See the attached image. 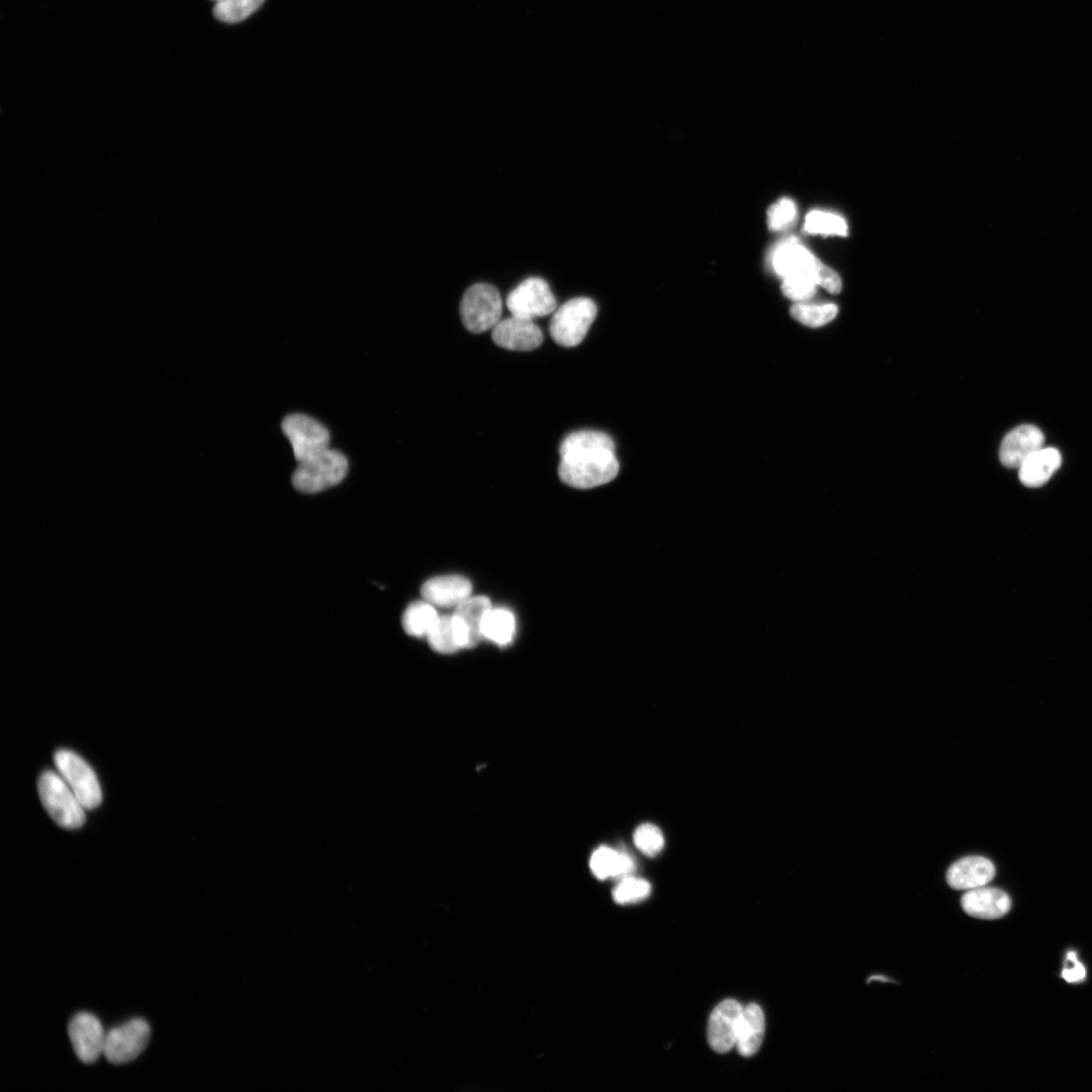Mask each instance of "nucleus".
Listing matches in <instances>:
<instances>
[{
	"mask_svg": "<svg viewBox=\"0 0 1092 1092\" xmlns=\"http://www.w3.org/2000/svg\"><path fill=\"white\" fill-rule=\"evenodd\" d=\"M618 473L615 446L594 447L560 456L559 478L575 489L587 490L608 484Z\"/></svg>",
	"mask_w": 1092,
	"mask_h": 1092,
	"instance_id": "obj_1",
	"label": "nucleus"
},
{
	"mask_svg": "<svg viewBox=\"0 0 1092 1092\" xmlns=\"http://www.w3.org/2000/svg\"><path fill=\"white\" fill-rule=\"evenodd\" d=\"M39 794L44 808L58 826L76 830L85 825L86 809L60 774L52 771L43 773L39 780Z\"/></svg>",
	"mask_w": 1092,
	"mask_h": 1092,
	"instance_id": "obj_2",
	"label": "nucleus"
},
{
	"mask_svg": "<svg viewBox=\"0 0 1092 1092\" xmlns=\"http://www.w3.org/2000/svg\"><path fill=\"white\" fill-rule=\"evenodd\" d=\"M348 472V461L340 452L326 450L302 463L294 473V487L316 494L340 484Z\"/></svg>",
	"mask_w": 1092,
	"mask_h": 1092,
	"instance_id": "obj_3",
	"label": "nucleus"
},
{
	"mask_svg": "<svg viewBox=\"0 0 1092 1092\" xmlns=\"http://www.w3.org/2000/svg\"><path fill=\"white\" fill-rule=\"evenodd\" d=\"M597 306L588 298H575L553 312L549 332L560 346L574 347L585 339L597 317Z\"/></svg>",
	"mask_w": 1092,
	"mask_h": 1092,
	"instance_id": "obj_4",
	"label": "nucleus"
},
{
	"mask_svg": "<svg viewBox=\"0 0 1092 1092\" xmlns=\"http://www.w3.org/2000/svg\"><path fill=\"white\" fill-rule=\"evenodd\" d=\"M460 312L468 331L481 334L493 330L501 321L503 312L499 290L489 283L471 286L463 297Z\"/></svg>",
	"mask_w": 1092,
	"mask_h": 1092,
	"instance_id": "obj_5",
	"label": "nucleus"
},
{
	"mask_svg": "<svg viewBox=\"0 0 1092 1092\" xmlns=\"http://www.w3.org/2000/svg\"><path fill=\"white\" fill-rule=\"evenodd\" d=\"M55 766L86 810H95L102 804L100 782L92 767L75 752L60 750L54 757Z\"/></svg>",
	"mask_w": 1092,
	"mask_h": 1092,
	"instance_id": "obj_6",
	"label": "nucleus"
},
{
	"mask_svg": "<svg viewBox=\"0 0 1092 1092\" xmlns=\"http://www.w3.org/2000/svg\"><path fill=\"white\" fill-rule=\"evenodd\" d=\"M282 432L293 447L298 463H302L326 450L330 445V433L319 421L304 415L291 414L281 424Z\"/></svg>",
	"mask_w": 1092,
	"mask_h": 1092,
	"instance_id": "obj_7",
	"label": "nucleus"
},
{
	"mask_svg": "<svg viewBox=\"0 0 1092 1092\" xmlns=\"http://www.w3.org/2000/svg\"><path fill=\"white\" fill-rule=\"evenodd\" d=\"M506 304L514 316L531 320L548 316L556 310V299L548 283L541 277L522 282L508 295Z\"/></svg>",
	"mask_w": 1092,
	"mask_h": 1092,
	"instance_id": "obj_8",
	"label": "nucleus"
},
{
	"mask_svg": "<svg viewBox=\"0 0 1092 1092\" xmlns=\"http://www.w3.org/2000/svg\"><path fill=\"white\" fill-rule=\"evenodd\" d=\"M151 1037L150 1024L142 1018H134L107 1034L104 1054L112 1064L129 1063L148 1047Z\"/></svg>",
	"mask_w": 1092,
	"mask_h": 1092,
	"instance_id": "obj_9",
	"label": "nucleus"
},
{
	"mask_svg": "<svg viewBox=\"0 0 1092 1092\" xmlns=\"http://www.w3.org/2000/svg\"><path fill=\"white\" fill-rule=\"evenodd\" d=\"M743 1012V1005L735 999H726L714 1008L707 1031L713 1051L724 1054L736 1047Z\"/></svg>",
	"mask_w": 1092,
	"mask_h": 1092,
	"instance_id": "obj_10",
	"label": "nucleus"
},
{
	"mask_svg": "<svg viewBox=\"0 0 1092 1092\" xmlns=\"http://www.w3.org/2000/svg\"><path fill=\"white\" fill-rule=\"evenodd\" d=\"M68 1033L72 1047L82 1062L95 1063L104 1054L107 1034L94 1014L78 1013L71 1019Z\"/></svg>",
	"mask_w": 1092,
	"mask_h": 1092,
	"instance_id": "obj_11",
	"label": "nucleus"
},
{
	"mask_svg": "<svg viewBox=\"0 0 1092 1092\" xmlns=\"http://www.w3.org/2000/svg\"><path fill=\"white\" fill-rule=\"evenodd\" d=\"M496 345L512 351H533L544 343V333L534 320L514 316L492 330Z\"/></svg>",
	"mask_w": 1092,
	"mask_h": 1092,
	"instance_id": "obj_12",
	"label": "nucleus"
},
{
	"mask_svg": "<svg viewBox=\"0 0 1092 1092\" xmlns=\"http://www.w3.org/2000/svg\"><path fill=\"white\" fill-rule=\"evenodd\" d=\"M1044 433L1034 425L1011 430L999 450V460L1008 469H1019L1032 455L1044 448Z\"/></svg>",
	"mask_w": 1092,
	"mask_h": 1092,
	"instance_id": "obj_13",
	"label": "nucleus"
},
{
	"mask_svg": "<svg viewBox=\"0 0 1092 1092\" xmlns=\"http://www.w3.org/2000/svg\"><path fill=\"white\" fill-rule=\"evenodd\" d=\"M994 864L981 856H968L955 862L946 872V883L955 891H973L986 887L995 878Z\"/></svg>",
	"mask_w": 1092,
	"mask_h": 1092,
	"instance_id": "obj_14",
	"label": "nucleus"
},
{
	"mask_svg": "<svg viewBox=\"0 0 1092 1092\" xmlns=\"http://www.w3.org/2000/svg\"><path fill=\"white\" fill-rule=\"evenodd\" d=\"M472 582L467 577L452 574L428 579L421 594L435 607L457 608L472 596Z\"/></svg>",
	"mask_w": 1092,
	"mask_h": 1092,
	"instance_id": "obj_15",
	"label": "nucleus"
},
{
	"mask_svg": "<svg viewBox=\"0 0 1092 1092\" xmlns=\"http://www.w3.org/2000/svg\"><path fill=\"white\" fill-rule=\"evenodd\" d=\"M492 608L487 597H470L456 608L454 621L463 648L475 647L483 637V624Z\"/></svg>",
	"mask_w": 1092,
	"mask_h": 1092,
	"instance_id": "obj_16",
	"label": "nucleus"
},
{
	"mask_svg": "<svg viewBox=\"0 0 1092 1092\" xmlns=\"http://www.w3.org/2000/svg\"><path fill=\"white\" fill-rule=\"evenodd\" d=\"M961 906L972 917L997 919L1008 913L1011 901L1004 892L984 887L967 892L961 900Z\"/></svg>",
	"mask_w": 1092,
	"mask_h": 1092,
	"instance_id": "obj_17",
	"label": "nucleus"
},
{
	"mask_svg": "<svg viewBox=\"0 0 1092 1092\" xmlns=\"http://www.w3.org/2000/svg\"><path fill=\"white\" fill-rule=\"evenodd\" d=\"M772 263L775 271L783 278L799 274L812 275L816 278L820 260L806 247L791 239L775 250Z\"/></svg>",
	"mask_w": 1092,
	"mask_h": 1092,
	"instance_id": "obj_18",
	"label": "nucleus"
},
{
	"mask_svg": "<svg viewBox=\"0 0 1092 1092\" xmlns=\"http://www.w3.org/2000/svg\"><path fill=\"white\" fill-rule=\"evenodd\" d=\"M1061 465L1062 457L1058 450L1043 448L1019 467V481L1028 488L1042 487L1050 481Z\"/></svg>",
	"mask_w": 1092,
	"mask_h": 1092,
	"instance_id": "obj_19",
	"label": "nucleus"
},
{
	"mask_svg": "<svg viewBox=\"0 0 1092 1092\" xmlns=\"http://www.w3.org/2000/svg\"><path fill=\"white\" fill-rule=\"evenodd\" d=\"M766 1021L762 1008L755 1003L744 1007L740 1024L737 1049L744 1057H752L762 1046Z\"/></svg>",
	"mask_w": 1092,
	"mask_h": 1092,
	"instance_id": "obj_20",
	"label": "nucleus"
},
{
	"mask_svg": "<svg viewBox=\"0 0 1092 1092\" xmlns=\"http://www.w3.org/2000/svg\"><path fill=\"white\" fill-rule=\"evenodd\" d=\"M590 866L594 876L601 881L611 878L623 880L629 878L635 870V863L629 855L608 847H601L594 852Z\"/></svg>",
	"mask_w": 1092,
	"mask_h": 1092,
	"instance_id": "obj_21",
	"label": "nucleus"
},
{
	"mask_svg": "<svg viewBox=\"0 0 1092 1092\" xmlns=\"http://www.w3.org/2000/svg\"><path fill=\"white\" fill-rule=\"evenodd\" d=\"M517 632V620L512 611L503 608H491L483 624V637L506 646L512 643Z\"/></svg>",
	"mask_w": 1092,
	"mask_h": 1092,
	"instance_id": "obj_22",
	"label": "nucleus"
},
{
	"mask_svg": "<svg viewBox=\"0 0 1092 1092\" xmlns=\"http://www.w3.org/2000/svg\"><path fill=\"white\" fill-rule=\"evenodd\" d=\"M440 616L435 606L423 600L412 603L406 609L402 623L407 634L427 638Z\"/></svg>",
	"mask_w": 1092,
	"mask_h": 1092,
	"instance_id": "obj_23",
	"label": "nucleus"
},
{
	"mask_svg": "<svg viewBox=\"0 0 1092 1092\" xmlns=\"http://www.w3.org/2000/svg\"><path fill=\"white\" fill-rule=\"evenodd\" d=\"M427 639L436 652L451 654L463 649L453 615L440 616Z\"/></svg>",
	"mask_w": 1092,
	"mask_h": 1092,
	"instance_id": "obj_24",
	"label": "nucleus"
},
{
	"mask_svg": "<svg viewBox=\"0 0 1092 1092\" xmlns=\"http://www.w3.org/2000/svg\"><path fill=\"white\" fill-rule=\"evenodd\" d=\"M838 315L834 304L797 303L791 308V316L808 327L819 328L832 322Z\"/></svg>",
	"mask_w": 1092,
	"mask_h": 1092,
	"instance_id": "obj_25",
	"label": "nucleus"
},
{
	"mask_svg": "<svg viewBox=\"0 0 1092 1092\" xmlns=\"http://www.w3.org/2000/svg\"><path fill=\"white\" fill-rule=\"evenodd\" d=\"M264 2L265 0H221L214 6L213 15L223 23H240L258 11Z\"/></svg>",
	"mask_w": 1092,
	"mask_h": 1092,
	"instance_id": "obj_26",
	"label": "nucleus"
},
{
	"mask_svg": "<svg viewBox=\"0 0 1092 1092\" xmlns=\"http://www.w3.org/2000/svg\"><path fill=\"white\" fill-rule=\"evenodd\" d=\"M805 228L811 234L838 236L848 234V226L843 217L821 210H814L808 214Z\"/></svg>",
	"mask_w": 1092,
	"mask_h": 1092,
	"instance_id": "obj_27",
	"label": "nucleus"
},
{
	"mask_svg": "<svg viewBox=\"0 0 1092 1092\" xmlns=\"http://www.w3.org/2000/svg\"><path fill=\"white\" fill-rule=\"evenodd\" d=\"M818 286L816 278L812 275H791L783 278L782 291L786 298L797 303H805L816 295Z\"/></svg>",
	"mask_w": 1092,
	"mask_h": 1092,
	"instance_id": "obj_28",
	"label": "nucleus"
},
{
	"mask_svg": "<svg viewBox=\"0 0 1092 1092\" xmlns=\"http://www.w3.org/2000/svg\"><path fill=\"white\" fill-rule=\"evenodd\" d=\"M651 892L650 885L631 877L623 879L613 893L614 901L618 905L636 904L645 900Z\"/></svg>",
	"mask_w": 1092,
	"mask_h": 1092,
	"instance_id": "obj_29",
	"label": "nucleus"
},
{
	"mask_svg": "<svg viewBox=\"0 0 1092 1092\" xmlns=\"http://www.w3.org/2000/svg\"><path fill=\"white\" fill-rule=\"evenodd\" d=\"M634 844L644 855L653 857L663 850L665 841L662 832L657 827L643 825L634 833Z\"/></svg>",
	"mask_w": 1092,
	"mask_h": 1092,
	"instance_id": "obj_30",
	"label": "nucleus"
},
{
	"mask_svg": "<svg viewBox=\"0 0 1092 1092\" xmlns=\"http://www.w3.org/2000/svg\"><path fill=\"white\" fill-rule=\"evenodd\" d=\"M797 208L795 202L789 198H781L775 202L768 211L769 227L773 231H782L788 228L795 220Z\"/></svg>",
	"mask_w": 1092,
	"mask_h": 1092,
	"instance_id": "obj_31",
	"label": "nucleus"
},
{
	"mask_svg": "<svg viewBox=\"0 0 1092 1092\" xmlns=\"http://www.w3.org/2000/svg\"><path fill=\"white\" fill-rule=\"evenodd\" d=\"M816 279L818 285L824 287L832 294H839L842 289V280L839 274L821 261L817 267Z\"/></svg>",
	"mask_w": 1092,
	"mask_h": 1092,
	"instance_id": "obj_32",
	"label": "nucleus"
},
{
	"mask_svg": "<svg viewBox=\"0 0 1092 1092\" xmlns=\"http://www.w3.org/2000/svg\"><path fill=\"white\" fill-rule=\"evenodd\" d=\"M1067 961L1070 966L1065 968L1062 976L1069 983H1075L1085 978L1086 972L1084 966L1077 960V956L1074 952L1067 954Z\"/></svg>",
	"mask_w": 1092,
	"mask_h": 1092,
	"instance_id": "obj_33",
	"label": "nucleus"
},
{
	"mask_svg": "<svg viewBox=\"0 0 1092 1092\" xmlns=\"http://www.w3.org/2000/svg\"><path fill=\"white\" fill-rule=\"evenodd\" d=\"M871 981H881V982H895V981H893L892 979H890V978H887V977H885V976H882V975H874V976H871V977L869 978V980L867 981V983L869 984V983H870Z\"/></svg>",
	"mask_w": 1092,
	"mask_h": 1092,
	"instance_id": "obj_34",
	"label": "nucleus"
},
{
	"mask_svg": "<svg viewBox=\"0 0 1092 1092\" xmlns=\"http://www.w3.org/2000/svg\"><path fill=\"white\" fill-rule=\"evenodd\" d=\"M216 2H221V0H216Z\"/></svg>",
	"mask_w": 1092,
	"mask_h": 1092,
	"instance_id": "obj_35",
	"label": "nucleus"
}]
</instances>
